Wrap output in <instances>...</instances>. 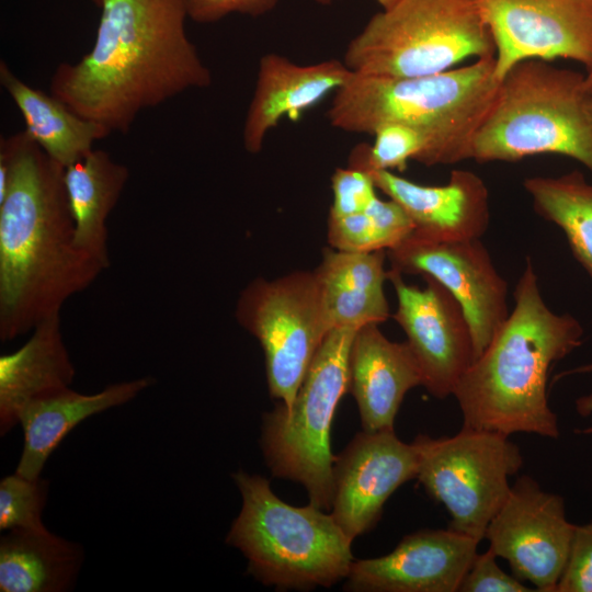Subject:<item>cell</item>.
Segmentation results:
<instances>
[{
    "label": "cell",
    "instance_id": "32",
    "mask_svg": "<svg viewBox=\"0 0 592 592\" xmlns=\"http://www.w3.org/2000/svg\"><path fill=\"white\" fill-rule=\"evenodd\" d=\"M555 592H592V523L576 525L567 565Z\"/></svg>",
    "mask_w": 592,
    "mask_h": 592
},
{
    "label": "cell",
    "instance_id": "13",
    "mask_svg": "<svg viewBox=\"0 0 592 592\" xmlns=\"http://www.w3.org/2000/svg\"><path fill=\"white\" fill-rule=\"evenodd\" d=\"M496 46L499 81L528 59L592 67V0H478Z\"/></svg>",
    "mask_w": 592,
    "mask_h": 592
},
{
    "label": "cell",
    "instance_id": "28",
    "mask_svg": "<svg viewBox=\"0 0 592 592\" xmlns=\"http://www.w3.org/2000/svg\"><path fill=\"white\" fill-rule=\"evenodd\" d=\"M49 482L42 477L27 478L14 471L0 481V530H44L42 514Z\"/></svg>",
    "mask_w": 592,
    "mask_h": 592
},
{
    "label": "cell",
    "instance_id": "12",
    "mask_svg": "<svg viewBox=\"0 0 592 592\" xmlns=\"http://www.w3.org/2000/svg\"><path fill=\"white\" fill-rule=\"evenodd\" d=\"M387 252L392 270L432 277L455 297L468 320L476 360L510 314L508 283L480 239L439 241L411 232Z\"/></svg>",
    "mask_w": 592,
    "mask_h": 592
},
{
    "label": "cell",
    "instance_id": "29",
    "mask_svg": "<svg viewBox=\"0 0 592 592\" xmlns=\"http://www.w3.org/2000/svg\"><path fill=\"white\" fill-rule=\"evenodd\" d=\"M333 202L329 216L341 217L365 212L378 197L372 175L361 169L338 168L331 178Z\"/></svg>",
    "mask_w": 592,
    "mask_h": 592
},
{
    "label": "cell",
    "instance_id": "4",
    "mask_svg": "<svg viewBox=\"0 0 592 592\" xmlns=\"http://www.w3.org/2000/svg\"><path fill=\"white\" fill-rule=\"evenodd\" d=\"M494 56L449 70L417 77L354 72L332 99V127L373 135L389 123L421 130L428 138L424 166L469 159L473 139L489 113L500 81Z\"/></svg>",
    "mask_w": 592,
    "mask_h": 592
},
{
    "label": "cell",
    "instance_id": "11",
    "mask_svg": "<svg viewBox=\"0 0 592 592\" xmlns=\"http://www.w3.org/2000/svg\"><path fill=\"white\" fill-rule=\"evenodd\" d=\"M576 525L566 517L565 501L545 491L528 475L517 478L490 521L485 539L513 574L539 592H555L567 565Z\"/></svg>",
    "mask_w": 592,
    "mask_h": 592
},
{
    "label": "cell",
    "instance_id": "8",
    "mask_svg": "<svg viewBox=\"0 0 592 592\" xmlns=\"http://www.w3.org/2000/svg\"><path fill=\"white\" fill-rule=\"evenodd\" d=\"M358 329L329 331L314 356L289 409L282 402L264 413L261 448L273 476L305 487L309 503L331 510L333 465L331 424L349 391V356Z\"/></svg>",
    "mask_w": 592,
    "mask_h": 592
},
{
    "label": "cell",
    "instance_id": "36",
    "mask_svg": "<svg viewBox=\"0 0 592 592\" xmlns=\"http://www.w3.org/2000/svg\"><path fill=\"white\" fill-rule=\"evenodd\" d=\"M320 4H331L335 0H315ZM383 9L389 8L397 0H375Z\"/></svg>",
    "mask_w": 592,
    "mask_h": 592
},
{
    "label": "cell",
    "instance_id": "27",
    "mask_svg": "<svg viewBox=\"0 0 592 592\" xmlns=\"http://www.w3.org/2000/svg\"><path fill=\"white\" fill-rule=\"evenodd\" d=\"M373 136L372 146L361 144L355 147L349 167L366 172L403 171L409 160L424 163L429 141L421 130L401 123H389L378 127Z\"/></svg>",
    "mask_w": 592,
    "mask_h": 592
},
{
    "label": "cell",
    "instance_id": "9",
    "mask_svg": "<svg viewBox=\"0 0 592 592\" xmlns=\"http://www.w3.org/2000/svg\"><path fill=\"white\" fill-rule=\"evenodd\" d=\"M412 443L417 479L448 512V528L481 542L522 468L519 446L509 435L465 425L453 436L419 434Z\"/></svg>",
    "mask_w": 592,
    "mask_h": 592
},
{
    "label": "cell",
    "instance_id": "16",
    "mask_svg": "<svg viewBox=\"0 0 592 592\" xmlns=\"http://www.w3.org/2000/svg\"><path fill=\"white\" fill-rule=\"evenodd\" d=\"M480 542L451 528L406 535L394 550L354 560L345 590L355 592H458Z\"/></svg>",
    "mask_w": 592,
    "mask_h": 592
},
{
    "label": "cell",
    "instance_id": "15",
    "mask_svg": "<svg viewBox=\"0 0 592 592\" xmlns=\"http://www.w3.org/2000/svg\"><path fill=\"white\" fill-rule=\"evenodd\" d=\"M418 465L414 444L395 430L362 431L335 456L331 514L352 542L376 525L401 485L417 478Z\"/></svg>",
    "mask_w": 592,
    "mask_h": 592
},
{
    "label": "cell",
    "instance_id": "19",
    "mask_svg": "<svg viewBox=\"0 0 592 592\" xmlns=\"http://www.w3.org/2000/svg\"><path fill=\"white\" fill-rule=\"evenodd\" d=\"M422 384L407 342L390 341L374 323L356 331L349 356V392L356 401L363 431L394 430L406 394Z\"/></svg>",
    "mask_w": 592,
    "mask_h": 592
},
{
    "label": "cell",
    "instance_id": "23",
    "mask_svg": "<svg viewBox=\"0 0 592 592\" xmlns=\"http://www.w3.org/2000/svg\"><path fill=\"white\" fill-rule=\"evenodd\" d=\"M128 168L93 149L64 170L77 247L110 266L106 219L128 181Z\"/></svg>",
    "mask_w": 592,
    "mask_h": 592
},
{
    "label": "cell",
    "instance_id": "20",
    "mask_svg": "<svg viewBox=\"0 0 592 592\" xmlns=\"http://www.w3.org/2000/svg\"><path fill=\"white\" fill-rule=\"evenodd\" d=\"M153 383L146 376L107 385L94 394L67 387L33 399L20 415L23 448L15 473L32 479L41 477L47 459L79 423L129 402Z\"/></svg>",
    "mask_w": 592,
    "mask_h": 592
},
{
    "label": "cell",
    "instance_id": "35",
    "mask_svg": "<svg viewBox=\"0 0 592 592\" xmlns=\"http://www.w3.org/2000/svg\"><path fill=\"white\" fill-rule=\"evenodd\" d=\"M592 373V362L589 364L580 365L577 367H573L571 369L565 371L556 376V379H560L566 376L570 375H578V374H589Z\"/></svg>",
    "mask_w": 592,
    "mask_h": 592
},
{
    "label": "cell",
    "instance_id": "17",
    "mask_svg": "<svg viewBox=\"0 0 592 592\" xmlns=\"http://www.w3.org/2000/svg\"><path fill=\"white\" fill-rule=\"evenodd\" d=\"M353 73L343 60L338 59L298 65L274 53L262 56L243 124L244 149L250 153L260 152L267 134L283 118L297 121L341 89Z\"/></svg>",
    "mask_w": 592,
    "mask_h": 592
},
{
    "label": "cell",
    "instance_id": "26",
    "mask_svg": "<svg viewBox=\"0 0 592 592\" xmlns=\"http://www.w3.org/2000/svg\"><path fill=\"white\" fill-rule=\"evenodd\" d=\"M534 210L565 234L576 260L592 278V183L573 170L560 177H532L523 182Z\"/></svg>",
    "mask_w": 592,
    "mask_h": 592
},
{
    "label": "cell",
    "instance_id": "22",
    "mask_svg": "<svg viewBox=\"0 0 592 592\" xmlns=\"http://www.w3.org/2000/svg\"><path fill=\"white\" fill-rule=\"evenodd\" d=\"M386 250L369 252L325 249L314 270L330 329L379 325L389 316L384 291Z\"/></svg>",
    "mask_w": 592,
    "mask_h": 592
},
{
    "label": "cell",
    "instance_id": "30",
    "mask_svg": "<svg viewBox=\"0 0 592 592\" xmlns=\"http://www.w3.org/2000/svg\"><path fill=\"white\" fill-rule=\"evenodd\" d=\"M328 241L331 248L341 251L386 250L379 231L366 210L341 217L329 216Z\"/></svg>",
    "mask_w": 592,
    "mask_h": 592
},
{
    "label": "cell",
    "instance_id": "1",
    "mask_svg": "<svg viewBox=\"0 0 592 592\" xmlns=\"http://www.w3.org/2000/svg\"><path fill=\"white\" fill-rule=\"evenodd\" d=\"M91 50L57 66L49 93L111 134L212 73L185 31L184 0H104Z\"/></svg>",
    "mask_w": 592,
    "mask_h": 592
},
{
    "label": "cell",
    "instance_id": "38",
    "mask_svg": "<svg viewBox=\"0 0 592 592\" xmlns=\"http://www.w3.org/2000/svg\"><path fill=\"white\" fill-rule=\"evenodd\" d=\"M585 110L592 123V93H588L585 96Z\"/></svg>",
    "mask_w": 592,
    "mask_h": 592
},
{
    "label": "cell",
    "instance_id": "34",
    "mask_svg": "<svg viewBox=\"0 0 592 592\" xmlns=\"http://www.w3.org/2000/svg\"><path fill=\"white\" fill-rule=\"evenodd\" d=\"M576 408L579 414L590 415L592 414V394L584 395L577 399Z\"/></svg>",
    "mask_w": 592,
    "mask_h": 592
},
{
    "label": "cell",
    "instance_id": "5",
    "mask_svg": "<svg viewBox=\"0 0 592 592\" xmlns=\"http://www.w3.org/2000/svg\"><path fill=\"white\" fill-rule=\"evenodd\" d=\"M241 510L226 543L248 560V572L278 590L330 588L346 579L354 561L352 540L331 513L280 499L262 476L232 474Z\"/></svg>",
    "mask_w": 592,
    "mask_h": 592
},
{
    "label": "cell",
    "instance_id": "18",
    "mask_svg": "<svg viewBox=\"0 0 592 592\" xmlns=\"http://www.w3.org/2000/svg\"><path fill=\"white\" fill-rule=\"evenodd\" d=\"M377 187L399 203L414 235L439 241L480 239L490 223L483 180L468 170H453L444 185H422L388 170L368 172Z\"/></svg>",
    "mask_w": 592,
    "mask_h": 592
},
{
    "label": "cell",
    "instance_id": "7",
    "mask_svg": "<svg viewBox=\"0 0 592 592\" xmlns=\"http://www.w3.org/2000/svg\"><path fill=\"white\" fill-rule=\"evenodd\" d=\"M491 56L496 46L478 0H397L350 41L343 61L358 73L417 77Z\"/></svg>",
    "mask_w": 592,
    "mask_h": 592
},
{
    "label": "cell",
    "instance_id": "33",
    "mask_svg": "<svg viewBox=\"0 0 592 592\" xmlns=\"http://www.w3.org/2000/svg\"><path fill=\"white\" fill-rule=\"evenodd\" d=\"M187 16L201 24L218 22L232 13L260 16L272 11L280 0H184Z\"/></svg>",
    "mask_w": 592,
    "mask_h": 592
},
{
    "label": "cell",
    "instance_id": "39",
    "mask_svg": "<svg viewBox=\"0 0 592 592\" xmlns=\"http://www.w3.org/2000/svg\"><path fill=\"white\" fill-rule=\"evenodd\" d=\"M95 5L101 7L104 0H91Z\"/></svg>",
    "mask_w": 592,
    "mask_h": 592
},
{
    "label": "cell",
    "instance_id": "37",
    "mask_svg": "<svg viewBox=\"0 0 592 592\" xmlns=\"http://www.w3.org/2000/svg\"><path fill=\"white\" fill-rule=\"evenodd\" d=\"M583 87H584V90H585L587 94L592 93V67L584 75Z\"/></svg>",
    "mask_w": 592,
    "mask_h": 592
},
{
    "label": "cell",
    "instance_id": "31",
    "mask_svg": "<svg viewBox=\"0 0 592 592\" xmlns=\"http://www.w3.org/2000/svg\"><path fill=\"white\" fill-rule=\"evenodd\" d=\"M498 556L487 549L476 554L466 574L464 576L458 592H532L514 574H508L498 562Z\"/></svg>",
    "mask_w": 592,
    "mask_h": 592
},
{
    "label": "cell",
    "instance_id": "14",
    "mask_svg": "<svg viewBox=\"0 0 592 592\" xmlns=\"http://www.w3.org/2000/svg\"><path fill=\"white\" fill-rule=\"evenodd\" d=\"M424 287L407 284L390 269L388 280L397 296L392 318L407 335V343L420 367L422 386L444 399L453 395L475 358L468 320L455 297L439 282L422 276Z\"/></svg>",
    "mask_w": 592,
    "mask_h": 592
},
{
    "label": "cell",
    "instance_id": "10",
    "mask_svg": "<svg viewBox=\"0 0 592 592\" xmlns=\"http://www.w3.org/2000/svg\"><path fill=\"white\" fill-rule=\"evenodd\" d=\"M236 318L263 349L271 397L289 409L331 330L315 271L253 280L238 298Z\"/></svg>",
    "mask_w": 592,
    "mask_h": 592
},
{
    "label": "cell",
    "instance_id": "3",
    "mask_svg": "<svg viewBox=\"0 0 592 592\" xmlns=\"http://www.w3.org/2000/svg\"><path fill=\"white\" fill-rule=\"evenodd\" d=\"M514 306L488 346L462 376L453 396L463 425L505 435L559 436L547 399L551 366L582 344L583 328L544 301L530 258L513 292Z\"/></svg>",
    "mask_w": 592,
    "mask_h": 592
},
{
    "label": "cell",
    "instance_id": "2",
    "mask_svg": "<svg viewBox=\"0 0 592 592\" xmlns=\"http://www.w3.org/2000/svg\"><path fill=\"white\" fill-rule=\"evenodd\" d=\"M0 162L9 168L0 200V340L9 342L60 314L106 269L75 242L65 168L25 130L1 137Z\"/></svg>",
    "mask_w": 592,
    "mask_h": 592
},
{
    "label": "cell",
    "instance_id": "24",
    "mask_svg": "<svg viewBox=\"0 0 592 592\" xmlns=\"http://www.w3.org/2000/svg\"><path fill=\"white\" fill-rule=\"evenodd\" d=\"M84 561L83 547L48 531L11 530L0 538L1 592H66Z\"/></svg>",
    "mask_w": 592,
    "mask_h": 592
},
{
    "label": "cell",
    "instance_id": "21",
    "mask_svg": "<svg viewBox=\"0 0 592 592\" xmlns=\"http://www.w3.org/2000/svg\"><path fill=\"white\" fill-rule=\"evenodd\" d=\"M75 375L56 314L41 321L21 348L0 356L1 436L20 423L30 401L70 387Z\"/></svg>",
    "mask_w": 592,
    "mask_h": 592
},
{
    "label": "cell",
    "instance_id": "25",
    "mask_svg": "<svg viewBox=\"0 0 592 592\" xmlns=\"http://www.w3.org/2000/svg\"><path fill=\"white\" fill-rule=\"evenodd\" d=\"M0 82L22 114L24 130L64 168L92 151L95 141L111 135L104 126L75 113L53 94L22 81L3 60Z\"/></svg>",
    "mask_w": 592,
    "mask_h": 592
},
{
    "label": "cell",
    "instance_id": "6",
    "mask_svg": "<svg viewBox=\"0 0 592 592\" xmlns=\"http://www.w3.org/2000/svg\"><path fill=\"white\" fill-rule=\"evenodd\" d=\"M583 82L584 75L547 60L513 66L473 139L469 159L514 162L555 153L577 160L592 174V123Z\"/></svg>",
    "mask_w": 592,
    "mask_h": 592
}]
</instances>
